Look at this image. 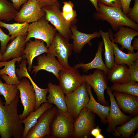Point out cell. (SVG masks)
Masks as SVG:
<instances>
[{
	"instance_id": "obj_48",
	"label": "cell",
	"mask_w": 138,
	"mask_h": 138,
	"mask_svg": "<svg viewBox=\"0 0 138 138\" xmlns=\"http://www.w3.org/2000/svg\"><path fill=\"white\" fill-rule=\"evenodd\" d=\"M131 138H138V132H137L136 134L133 136L131 137Z\"/></svg>"
},
{
	"instance_id": "obj_28",
	"label": "cell",
	"mask_w": 138,
	"mask_h": 138,
	"mask_svg": "<svg viewBox=\"0 0 138 138\" xmlns=\"http://www.w3.org/2000/svg\"><path fill=\"white\" fill-rule=\"evenodd\" d=\"M110 42L113 50L115 64H124L129 66L138 59V51L134 53L128 51V53H126L119 49L117 44L111 41Z\"/></svg>"
},
{
	"instance_id": "obj_11",
	"label": "cell",
	"mask_w": 138,
	"mask_h": 138,
	"mask_svg": "<svg viewBox=\"0 0 138 138\" xmlns=\"http://www.w3.org/2000/svg\"><path fill=\"white\" fill-rule=\"evenodd\" d=\"M107 75L103 71L98 69L95 70L92 74L82 75L85 82L93 88L98 102L105 106L108 105L104 96L105 91L108 87Z\"/></svg>"
},
{
	"instance_id": "obj_38",
	"label": "cell",
	"mask_w": 138,
	"mask_h": 138,
	"mask_svg": "<svg viewBox=\"0 0 138 138\" xmlns=\"http://www.w3.org/2000/svg\"><path fill=\"white\" fill-rule=\"evenodd\" d=\"M134 5L126 15L131 20L138 24V0H134Z\"/></svg>"
},
{
	"instance_id": "obj_5",
	"label": "cell",
	"mask_w": 138,
	"mask_h": 138,
	"mask_svg": "<svg viewBox=\"0 0 138 138\" xmlns=\"http://www.w3.org/2000/svg\"><path fill=\"white\" fill-rule=\"evenodd\" d=\"M45 16L37 21L29 25L25 40L27 43L31 38L43 41L48 48L51 44L56 32V30L49 23Z\"/></svg>"
},
{
	"instance_id": "obj_35",
	"label": "cell",
	"mask_w": 138,
	"mask_h": 138,
	"mask_svg": "<svg viewBox=\"0 0 138 138\" xmlns=\"http://www.w3.org/2000/svg\"><path fill=\"white\" fill-rule=\"evenodd\" d=\"M62 14L65 19L72 24H75L77 22L76 18L77 16L76 12L74 10V5L71 1L63 2Z\"/></svg>"
},
{
	"instance_id": "obj_6",
	"label": "cell",
	"mask_w": 138,
	"mask_h": 138,
	"mask_svg": "<svg viewBox=\"0 0 138 138\" xmlns=\"http://www.w3.org/2000/svg\"><path fill=\"white\" fill-rule=\"evenodd\" d=\"M65 98L68 111L75 120L85 107L89 99L86 83H83L74 91L65 94Z\"/></svg>"
},
{
	"instance_id": "obj_13",
	"label": "cell",
	"mask_w": 138,
	"mask_h": 138,
	"mask_svg": "<svg viewBox=\"0 0 138 138\" xmlns=\"http://www.w3.org/2000/svg\"><path fill=\"white\" fill-rule=\"evenodd\" d=\"M57 110L55 106L44 112L28 131L26 138H42L50 134L52 120Z\"/></svg>"
},
{
	"instance_id": "obj_44",
	"label": "cell",
	"mask_w": 138,
	"mask_h": 138,
	"mask_svg": "<svg viewBox=\"0 0 138 138\" xmlns=\"http://www.w3.org/2000/svg\"><path fill=\"white\" fill-rule=\"evenodd\" d=\"M101 129L99 125H97L95 128L93 129L91 131V135L95 137H96L99 134L101 133Z\"/></svg>"
},
{
	"instance_id": "obj_7",
	"label": "cell",
	"mask_w": 138,
	"mask_h": 138,
	"mask_svg": "<svg viewBox=\"0 0 138 138\" xmlns=\"http://www.w3.org/2000/svg\"><path fill=\"white\" fill-rule=\"evenodd\" d=\"M95 113L85 107L74 120L73 137L76 138H88L91 136V132L95 128Z\"/></svg>"
},
{
	"instance_id": "obj_31",
	"label": "cell",
	"mask_w": 138,
	"mask_h": 138,
	"mask_svg": "<svg viewBox=\"0 0 138 138\" xmlns=\"http://www.w3.org/2000/svg\"><path fill=\"white\" fill-rule=\"evenodd\" d=\"M18 90L17 85L3 83L0 79V93L4 97L5 105L10 103L19 93Z\"/></svg>"
},
{
	"instance_id": "obj_21",
	"label": "cell",
	"mask_w": 138,
	"mask_h": 138,
	"mask_svg": "<svg viewBox=\"0 0 138 138\" xmlns=\"http://www.w3.org/2000/svg\"><path fill=\"white\" fill-rule=\"evenodd\" d=\"M26 36H18L12 40L2 54L1 61H6L10 59L21 57L27 43L25 41Z\"/></svg>"
},
{
	"instance_id": "obj_8",
	"label": "cell",
	"mask_w": 138,
	"mask_h": 138,
	"mask_svg": "<svg viewBox=\"0 0 138 138\" xmlns=\"http://www.w3.org/2000/svg\"><path fill=\"white\" fill-rule=\"evenodd\" d=\"M58 79L59 85L65 94L74 91L85 82L78 68L70 66L60 71Z\"/></svg>"
},
{
	"instance_id": "obj_30",
	"label": "cell",
	"mask_w": 138,
	"mask_h": 138,
	"mask_svg": "<svg viewBox=\"0 0 138 138\" xmlns=\"http://www.w3.org/2000/svg\"><path fill=\"white\" fill-rule=\"evenodd\" d=\"M29 25L28 23L26 22L8 24L0 20V27H4L8 30V35L11 36L10 40H13L17 36L27 35Z\"/></svg>"
},
{
	"instance_id": "obj_14",
	"label": "cell",
	"mask_w": 138,
	"mask_h": 138,
	"mask_svg": "<svg viewBox=\"0 0 138 138\" xmlns=\"http://www.w3.org/2000/svg\"><path fill=\"white\" fill-rule=\"evenodd\" d=\"M107 92L110 98V105L109 114L106 121V123L108 124V125L106 131L111 133L117 126L121 125L129 120L132 118V116L125 114L121 110L110 87H108Z\"/></svg>"
},
{
	"instance_id": "obj_32",
	"label": "cell",
	"mask_w": 138,
	"mask_h": 138,
	"mask_svg": "<svg viewBox=\"0 0 138 138\" xmlns=\"http://www.w3.org/2000/svg\"><path fill=\"white\" fill-rule=\"evenodd\" d=\"M17 12L12 3L7 0H0V20L14 19Z\"/></svg>"
},
{
	"instance_id": "obj_24",
	"label": "cell",
	"mask_w": 138,
	"mask_h": 138,
	"mask_svg": "<svg viewBox=\"0 0 138 138\" xmlns=\"http://www.w3.org/2000/svg\"><path fill=\"white\" fill-rule=\"evenodd\" d=\"M53 105L49 102L42 103L37 109L31 112L24 120L20 121L24 124L22 138H26L29 130L36 123L39 119L46 111L53 107Z\"/></svg>"
},
{
	"instance_id": "obj_29",
	"label": "cell",
	"mask_w": 138,
	"mask_h": 138,
	"mask_svg": "<svg viewBox=\"0 0 138 138\" xmlns=\"http://www.w3.org/2000/svg\"><path fill=\"white\" fill-rule=\"evenodd\" d=\"M99 31L105 47V64L108 68L110 70L116 64L114 62L113 50L111 43L109 32H105L101 30H100Z\"/></svg>"
},
{
	"instance_id": "obj_22",
	"label": "cell",
	"mask_w": 138,
	"mask_h": 138,
	"mask_svg": "<svg viewBox=\"0 0 138 138\" xmlns=\"http://www.w3.org/2000/svg\"><path fill=\"white\" fill-rule=\"evenodd\" d=\"M48 86L49 94L47 99L48 102L54 105L58 109L65 112L68 111L65 94L59 85L49 82Z\"/></svg>"
},
{
	"instance_id": "obj_45",
	"label": "cell",
	"mask_w": 138,
	"mask_h": 138,
	"mask_svg": "<svg viewBox=\"0 0 138 138\" xmlns=\"http://www.w3.org/2000/svg\"><path fill=\"white\" fill-rule=\"evenodd\" d=\"M131 47L133 49L138 51V38L136 37L133 41V44Z\"/></svg>"
},
{
	"instance_id": "obj_2",
	"label": "cell",
	"mask_w": 138,
	"mask_h": 138,
	"mask_svg": "<svg viewBox=\"0 0 138 138\" xmlns=\"http://www.w3.org/2000/svg\"><path fill=\"white\" fill-rule=\"evenodd\" d=\"M98 11L94 14V18L99 20L106 21L113 30L117 31L121 27L126 26L138 31V25L129 19L119 8L107 6L98 3Z\"/></svg>"
},
{
	"instance_id": "obj_3",
	"label": "cell",
	"mask_w": 138,
	"mask_h": 138,
	"mask_svg": "<svg viewBox=\"0 0 138 138\" xmlns=\"http://www.w3.org/2000/svg\"><path fill=\"white\" fill-rule=\"evenodd\" d=\"M74 119L68 111L57 109L50 127L52 138H67L73 136Z\"/></svg>"
},
{
	"instance_id": "obj_27",
	"label": "cell",
	"mask_w": 138,
	"mask_h": 138,
	"mask_svg": "<svg viewBox=\"0 0 138 138\" xmlns=\"http://www.w3.org/2000/svg\"><path fill=\"white\" fill-rule=\"evenodd\" d=\"M138 128V116H134L129 120L114 129L112 133L115 136L129 138Z\"/></svg>"
},
{
	"instance_id": "obj_42",
	"label": "cell",
	"mask_w": 138,
	"mask_h": 138,
	"mask_svg": "<svg viewBox=\"0 0 138 138\" xmlns=\"http://www.w3.org/2000/svg\"><path fill=\"white\" fill-rule=\"evenodd\" d=\"M13 5L16 10L19 9L20 7L22 5L26 3L28 0H11Z\"/></svg>"
},
{
	"instance_id": "obj_33",
	"label": "cell",
	"mask_w": 138,
	"mask_h": 138,
	"mask_svg": "<svg viewBox=\"0 0 138 138\" xmlns=\"http://www.w3.org/2000/svg\"><path fill=\"white\" fill-rule=\"evenodd\" d=\"M112 91L126 93L138 97V83L131 81L123 84L113 83L110 87Z\"/></svg>"
},
{
	"instance_id": "obj_41",
	"label": "cell",
	"mask_w": 138,
	"mask_h": 138,
	"mask_svg": "<svg viewBox=\"0 0 138 138\" xmlns=\"http://www.w3.org/2000/svg\"><path fill=\"white\" fill-rule=\"evenodd\" d=\"M131 0H121L122 5V10L123 13L126 15L130 10L131 8L130 5Z\"/></svg>"
},
{
	"instance_id": "obj_4",
	"label": "cell",
	"mask_w": 138,
	"mask_h": 138,
	"mask_svg": "<svg viewBox=\"0 0 138 138\" xmlns=\"http://www.w3.org/2000/svg\"><path fill=\"white\" fill-rule=\"evenodd\" d=\"M60 5L58 1L53 4L42 7L45 12V18L55 27L59 33L69 41L72 39V33L70 29L72 25L63 17L60 11Z\"/></svg>"
},
{
	"instance_id": "obj_26",
	"label": "cell",
	"mask_w": 138,
	"mask_h": 138,
	"mask_svg": "<svg viewBox=\"0 0 138 138\" xmlns=\"http://www.w3.org/2000/svg\"><path fill=\"white\" fill-rule=\"evenodd\" d=\"M107 78L113 83L123 84L131 82L128 67L127 65L115 64L109 70Z\"/></svg>"
},
{
	"instance_id": "obj_25",
	"label": "cell",
	"mask_w": 138,
	"mask_h": 138,
	"mask_svg": "<svg viewBox=\"0 0 138 138\" xmlns=\"http://www.w3.org/2000/svg\"><path fill=\"white\" fill-rule=\"evenodd\" d=\"M86 88L89 96V99L85 107L95 113H96L100 118L103 124L106 123V121L110 110V106H103L96 100L92 94L91 87L86 83Z\"/></svg>"
},
{
	"instance_id": "obj_1",
	"label": "cell",
	"mask_w": 138,
	"mask_h": 138,
	"mask_svg": "<svg viewBox=\"0 0 138 138\" xmlns=\"http://www.w3.org/2000/svg\"><path fill=\"white\" fill-rule=\"evenodd\" d=\"M19 92L10 104L5 105L0 98V135L2 138H22L24 127L18 114Z\"/></svg>"
},
{
	"instance_id": "obj_16",
	"label": "cell",
	"mask_w": 138,
	"mask_h": 138,
	"mask_svg": "<svg viewBox=\"0 0 138 138\" xmlns=\"http://www.w3.org/2000/svg\"><path fill=\"white\" fill-rule=\"evenodd\" d=\"M109 32L111 40L118 43L122 46V49H125L128 51L134 53V50L131 47L132 40L138 35V31L126 26L120 27L118 31L113 34L110 30Z\"/></svg>"
},
{
	"instance_id": "obj_17",
	"label": "cell",
	"mask_w": 138,
	"mask_h": 138,
	"mask_svg": "<svg viewBox=\"0 0 138 138\" xmlns=\"http://www.w3.org/2000/svg\"><path fill=\"white\" fill-rule=\"evenodd\" d=\"M116 101L123 113L133 116L138 114V97L126 93L114 91Z\"/></svg>"
},
{
	"instance_id": "obj_34",
	"label": "cell",
	"mask_w": 138,
	"mask_h": 138,
	"mask_svg": "<svg viewBox=\"0 0 138 138\" xmlns=\"http://www.w3.org/2000/svg\"><path fill=\"white\" fill-rule=\"evenodd\" d=\"M30 81L34 88L35 93L36 101L34 110L38 109L43 103L48 102L46 95L48 92V88H41L34 83L29 74L27 77Z\"/></svg>"
},
{
	"instance_id": "obj_43",
	"label": "cell",
	"mask_w": 138,
	"mask_h": 138,
	"mask_svg": "<svg viewBox=\"0 0 138 138\" xmlns=\"http://www.w3.org/2000/svg\"><path fill=\"white\" fill-rule=\"evenodd\" d=\"M39 2L42 7L51 5L58 0H36Z\"/></svg>"
},
{
	"instance_id": "obj_46",
	"label": "cell",
	"mask_w": 138,
	"mask_h": 138,
	"mask_svg": "<svg viewBox=\"0 0 138 138\" xmlns=\"http://www.w3.org/2000/svg\"><path fill=\"white\" fill-rule=\"evenodd\" d=\"M93 4L94 6L95 9L98 12V2L97 0H89Z\"/></svg>"
},
{
	"instance_id": "obj_37",
	"label": "cell",
	"mask_w": 138,
	"mask_h": 138,
	"mask_svg": "<svg viewBox=\"0 0 138 138\" xmlns=\"http://www.w3.org/2000/svg\"><path fill=\"white\" fill-rule=\"evenodd\" d=\"M27 60L23 59L21 61V63L19 65V68L16 70L17 76L19 80H20L23 77H27L29 74L27 67Z\"/></svg>"
},
{
	"instance_id": "obj_12",
	"label": "cell",
	"mask_w": 138,
	"mask_h": 138,
	"mask_svg": "<svg viewBox=\"0 0 138 138\" xmlns=\"http://www.w3.org/2000/svg\"><path fill=\"white\" fill-rule=\"evenodd\" d=\"M40 3L36 0H28L23 4L14 18L17 23L33 22L45 16Z\"/></svg>"
},
{
	"instance_id": "obj_10",
	"label": "cell",
	"mask_w": 138,
	"mask_h": 138,
	"mask_svg": "<svg viewBox=\"0 0 138 138\" xmlns=\"http://www.w3.org/2000/svg\"><path fill=\"white\" fill-rule=\"evenodd\" d=\"M48 49V53L56 56L59 62L64 68L70 66L68 59L72 53V44H70L68 41L59 33H56Z\"/></svg>"
},
{
	"instance_id": "obj_20",
	"label": "cell",
	"mask_w": 138,
	"mask_h": 138,
	"mask_svg": "<svg viewBox=\"0 0 138 138\" xmlns=\"http://www.w3.org/2000/svg\"><path fill=\"white\" fill-rule=\"evenodd\" d=\"M22 59L21 56L9 61L0 62V76L7 84L17 85L20 83V81L16 74L15 63Z\"/></svg>"
},
{
	"instance_id": "obj_40",
	"label": "cell",
	"mask_w": 138,
	"mask_h": 138,
	"mask_svg": "<svg viewBox=\"0 0 138 138\" xmlns=\"http://www.w3.org/2000/svg\"><path fill=\"white\" fill-rule=\"evenodd\" d=\"M98 3L107 6L119 8L122 9L121 0H97Z\"/></svg>"
},
{
	"instance_id": "obj_18",
	"label": "cell",
	"mask_w": 138,
	"mask_h": 138,
	"mask_svg": "<svg viewBox=\"0 0 138 138\" xmlns=\"http://www.w3.org/2000/svg\"><path fill=\"white\" fill-rule=\"evenodd\" d=\"M21 56L22 59H26L28 66L27 70L30 72L34 58L44 53H48V48L41 40L35 39L34 41L30 39L27 43Z\"/></svg>"
},
{
	"instance_id": "obj_23",
	"label": "cell",
	"mask_w": 138,
	"mask_h": 138,
	"mask_svg": "<svg viewBox=\"0 0 138 138\" xmlns=\"http://www.w3.org/2000/svg\"><path fill=\"white\" fill-rule=\"evenodd\" d=\"M103 45V41H100L99 42L98 50L95 57L91 62L87 63H82L77 64L75 65L74 67L78 69L81 68L84 72H87L89 70L93 69L100 70L107 75L109 70L103 62L102 57Z\"/></svg>"
},
{
	"instance_id": "obj_47",
	"label": "cell",
	"mask_w": 138,
	"mask_h": 138,
	"mask_svg": "<svg viewBox=\"0 0 138 138\" xmlns=\"http://www.w3.org/2000/svg\"><path fill=\"white\" fill-rule=\"evenodd\" d=\"M95 138H104L105 137L101 133L99 134L95 137Z\"/></svg>"
},
{
	"instance_id": "obj_9",
	"label": "cell",
	"mask_w": 138,
	"mask_h": 138,
	"mask_svg": "<svg viewBox=\"0 0 138 138\" xmlns=\"http://www.w3.org/2000/svg\"><path fill=\"white\" fill-rule=\"evenodd\" d=\"M17 85L20 97L24 107L22 113L19 115L20 121L25 119L31 112L34 111L36 97L33 87L29 79L23 78Z\"/></svg>"
},
{
	"instance_id": "obj_39",
	"label": "cell",
	"mask_w": 138,
	"mask_h": 138,
	"mask_svg": "<svg viewBox=\"0 0 138 138\" xmlns=\"http://www.w3.org/2000/svg\"><path fill=\"white\" fill-rule=\"evenodd\" d=\"M10 40V37L8 34H5L0 28V42L1 43L0 51L3 54L5 52L7 44Z\"/></svg>"
},
{
	"instance_id": "obj_19",
	"label": "cell",
	"mask_w": 138,
	"mask_h": 138,
	"mask_svg": "<svg viewBox=\"0 0 138 138\" xmlns=\"http://www.w3.org/2000/svg\"><path fill=\"white\" fill-rule=\"evenodd\" d=\"M72 32V39L73 40V50L76 53H79L84 45L87 44L91 45V41L95 38L100 37L101 36L99 31H95L92 33L88 34L81 32L77 30V27L75 24L70 27Z\"/></svg>"
},
{
	"instance_id": "obj_15",
	"label": "cell",
	"mask_w": 138,
	"mask_h": 138,
	"mask_svg": "<svg viewBox=\"0 0 138 138\" xmlns=\"http://www.w3.org/2000/svg\"><path fill=\"white\" fill-rule=\"evenodd\" d=\"M37 65L32 66L31 74L35 72V75L39 71L44 70L53 73L58 79L60 71L63 67L53 54L47 53V55H40L37 57Z\"/></svg>"
},
{
	"instance_id": "obj_36",
	"label": "cell",
	"mask_w": 138,
	"mask_h": 138,
	"mask_svg": "<svg viewBox=\"0 0 138 138\" xmlns=\"http://www.w3.org/2000/svg\"><path fill=\"white\" fill-rule=\"evenodd\" d=\"M131 81L138 82V59L134 61L130 65L128 66Z\"/></svg>"
},
{
	"instance_id": "obj_49",
	"label": "cell",
	"mask_w": 138,
	"mask_h": 138,
	"mask_svg": "<svg viewBox=\"0 0 138 138\" xmlns=\"http://www.w3.org/2000/svg\"><path fill=\"white\" fill-rule=\"evenodd\" d=\"M2 54L1 53V51L0 50V62L1 61H2Z\"/></svg>"
}]
</instances>
